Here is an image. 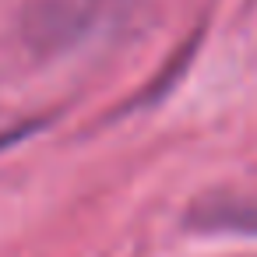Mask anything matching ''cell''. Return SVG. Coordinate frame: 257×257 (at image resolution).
I'll list each match as a JSON object with an SVG mask.
<instances>
[{
	"mask_svg": "<svg viewBox=\"0 0 257 257\" xmlns=\"http://www.w3.org/2000/svg\"><path fill=\"white\" fill-rule=\"evenodd\" d=\"M190 222H197L201 229H225V232L257 236V194L204 201V204H197V211H190Z\"/></svg>",
	"mask_w": 257,
	"mask_h": 257,
	"instance_id": "cell-1",
	"label": "cell"
}]
</instances>
